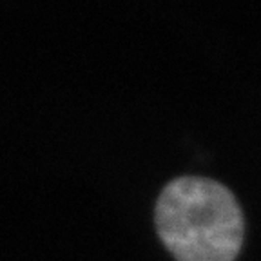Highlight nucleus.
<instances>
[{"label":"nucleus","instance_id":"obj_1","mask_svg":"<svg viewBox=\"0 0 261 261\" xmlns=\"http://www.w3.org/2000/svg\"><path fill=\"white\" fill-rule=\"evenodd\" d=\"M158 236L176 261H234L243 214L225 185L201 176L172 179L154 208Z\"/></svg>","mask_w":261,"mask_h":261}]
</instances>
